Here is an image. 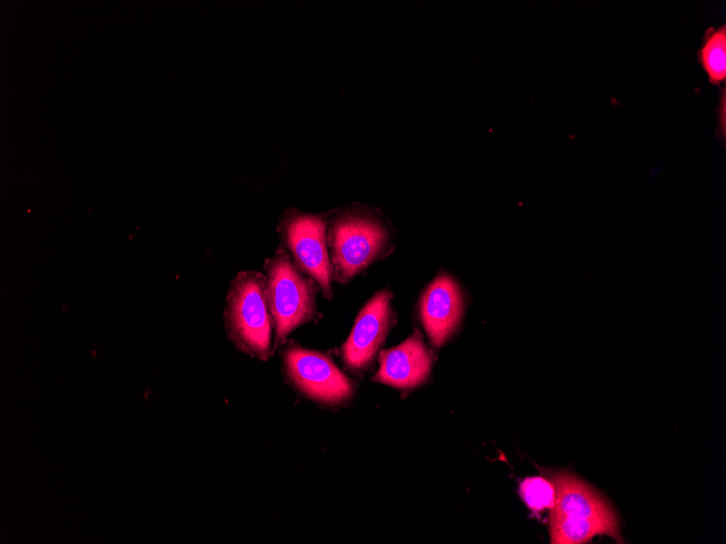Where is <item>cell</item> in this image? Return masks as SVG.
Returning <instances> with one entry per match:
<instances>
[{
	"label": "cell",
	"instance_id": "ba28073f",
	"mask_svg": "<svg viewBox=\"0 0 726 544\" xmlns=\"http://www.w3.org/2000/svg\"><path fill=\"white\" fill-rule=\"evenodd\" d=\"M463 307L461 288L449 275H439L425 289L420 301V315L435 346H441L453 333L462 318Z\"/></svg>",
	"mask_w": 726,
	"mask_h": 544
},
{
	"label": "cell",
	"instance_id": "9c48e42d",
	"mask_svg": "<svg viewBox=\"0 0 726 544\" xmlns=\"http://www.w3.org/2000/svg\"><path fill=\"white\" fill-rule=\"evenodd\" d=\"M430 369L431 355L416 330L401 344L379 353L374 380L397 389H411L421 384Z\"/></svg>",
	"mask_w": 726,
	"mask_h": 544
},
{
	"label": "cell",
	"instance_id": "3957f363",
	"mask_svg": "<svg viewBox=\"0 0 726 544\" xmlns=\"http://www.w3.org/2000/svg\"><path fill=\"white\" fill-rule=\"evenodd\" d=\"M331 279L348 282L389 251L390 233L380 218L350 211L336 217L327 233Z\"/></svg>",
	"mask_w": 726,
	"mask_h": 544
},
{
	"label": "cell",
	"instance_id": "8992f818",
	"mask_svg": "<svg viewBox=\"0 0 726 544\" xmlns=\"http://www.w3.org/2000/svg\"><path fill=\"white\" fill-rule=\"evenodd\" d=\"M280 229L296 266L330 299L333 279L324 220L318 216L295 213L283 222Z\"/></svg>",
	"mask_w": 726,
	"mask_h": 544
},
{
	"label": "cell",
	"instance_id": "8fae6325",
	"mask_svg": "<svg viewBox=\"0 0 726 544\" xmlns=\"http://www.w3.org/2000/svg\"><path fill=\"white\" fill-rule=\"evenodd\" d=\"M520 495L525 504L537 514L553 506L555 489L551 481L541 477H531L521 483Z\"/></svg>",
	"mask_w": 726,
	"mask_h": 544
},
{
	"label": "cell",
	"instance_id": "277c9868",
	"mask_svg": "<svg viewBox=\"0 0 726 544\" xmlns=\"http://www.w3.org/2000/svg\"><path fill=\"white\" fill-rule=\"evenodd\" d=\"M266 300L274 325V345L283 344L316 314V282L303 274L281 249L264 263Z\"/></svg>",
	"mask_w": 726,
	"mask_h": 544
},
{
	"label": "cell",
	"instance_id": "30bf717a",
	"mask_svg": "<svg viewBox=\"0 0 726 544\" xmlns=\"http://www.w3.org/2000/svg\"><path fill=\"white\" fill-rule=\"evenodd\" d=\"M699 60L710 83L719 84L726 78V26L709 28L699 50Z\"/></svg>",
	"mask_w": 726,
	"mask_h": 544
},
{
	"label": "cell",
	"instance_id": "6da1fadb",
	"mask_svg": "<svg viewBox=\"0 0 726 544\" xmlns=\"http://www.w3.org/2000/svg\"><path fill=\"white\" fill-rule=\"evenodd\" d=\"M555 499L550 508L554 544H584L599 534L623 543L613 507L590 485L566 472L554 473Z\"/></svg>",
	"mask_w": 726,
	"mask_h": 544
},
{
	"label": "cell",
	"instance_id": "7a4b0ae2",
	"mask_svg": "<svg viewBox=\"0 0 726 544\" xmlns=\"http://www.w3.org/2000/svg\"><path fill=\"white\" fill-rule=\"evenodd\" d=\"M228 339L242 353L268 360L275 349L274 325L266 300V277L243 270L231 280L224 308Z\"/></svg>",
	"mask_w": 726,
	"mask_h": 544
},
{
	"label": "cell",
	"instance_id": "5b68a950",
	"mask_svg": "<svg viewBox=\"0 0 726 544\" xmlns=\"http://www.w3.org/2000/svg\"><path fill=\"white\" fill-rule=\"evenodd\" d=\"M283 364L287 379L312 401L338 404L353 394L352 382L322 353L289 344Z\"/></svg>",
	"mask_w": 726,
	"mask_h": 544
},
{
	"label": "cell",
	"instance_id": "52a82bcc",
	"mask_svg": "<svg viewBox=\"0 0 726 544\" xmlns=\"http://www.w3.org/2000/svg\"><path fill=\"white\" fill-rule=\"evenodd\" d=\"M391 292L378 291L358 314L350 336L341 347L345 366L363 372L384 343L392 320Z\"/></svg>",
	"mask_w": 726,
	"mask_h": 544
}]
</instances>
